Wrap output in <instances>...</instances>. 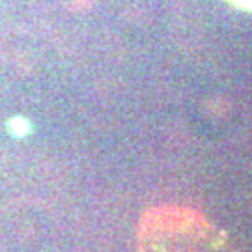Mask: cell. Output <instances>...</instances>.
Masks as SVG:
<instances>
[{"label": "cell", "mask_w": 252, "mask_h": 252, "mask_svg": "<svg viewBox=\"0 0 252 252\" xmlns=\"http://www.w3.org/2000/svg\"><path fill=\"white\" fill-rule=\"evenodd\" d=\"M144 239L142 252H237L224 234L185 211L153 219Z\"/></svg>", "instance_id": "cell-1"}, {"label": "cell", "mask_w": 252, "mask_h": 252, "mask_svg": "<svg viewBox=\"0 0 252 252\" xmlns=\"http://www.w3.org/2000/svg\"><path fill=\"white\" fill-rule=\"evenodd\" d=\"M234 6H237V8H243L247 9V11H252V0H230Z\"/></svg>", "instance_id": "cell-2"}]
</instances>
